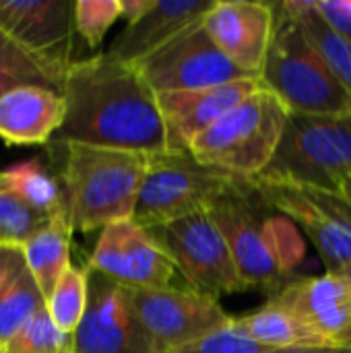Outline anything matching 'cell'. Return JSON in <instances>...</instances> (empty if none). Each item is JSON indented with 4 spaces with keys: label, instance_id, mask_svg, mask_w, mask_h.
Listing matches in <instances>:
<instances>
[{
    "label": "cell",
    "instance_id": "cell-1",
    "mask_svg": "<svg viewBox=\"0 0 351 353\" xmlns=\"http://www.w3.org/2000/svg\"><path fill=\"white\" fill-rule=\"evenodd\" d=\"M62 97L64 122L50 145L168 153L157 93L132 64L110 52L74 60L64 77Z\"/></svg>",
    "mask_w": 351,
    "mask_h": 353
},
{
    "label": "cell",
    "instance_id": "cell-2",
    "mask_svg": "<svg viewBox=\"0 0 351 353\" xmlns=\"http://www.w3.org/2000/svg\"><path fill=\"white\" fill-rule=\"evenodd\" d=\"M246 285L279 292L304 256L296 225L267 203L254 180L240 178L209 205Z\"/></svg>",
    "mask_w": 351,
    "mask_h": 353
},
{
    "label": "cell",
    "instance_id": "cell-3",
    "mask_svg": "<svg viewBox=\"0 0 351 353\" xmlns=\"http://www.w3.org/2000/svg\"><path fill=\"white\" fill-rule=\"evenodd\" d=\"M62 155V190L74 232L132 219L151 155L81 143L48 145Z\"/></svg>",
    "mask_w": 351,
    "mask_h": 353
},
{
    "label": "cell",
    "instance_id": "cell-4",
    "mask_svg": "<svg viewBox=\"0 0 351 353\" xmlns=\"http://www.w3.org/2000/svg\"><path fill=\"white\" fill-rule=\"evenodd\" d=\"M275 8V33L261 70L263 87L269 89L290 114L345 118L351 95L337 79L325 56L279 2Z\"/></svg>",
    "mask_w": 351,
    "mask_h": 353
},
{
    "label": "cell",
    "instance_id": "cell-5",
    "mask_svg": "<svg viewBox=\"0 0 351 353\" xmlns=\"http://www.w3.org/2000/svg\"><path fill=\"white\" fill-rule=\"evenodd\" d=\"M288 116V108L263 87L199 134L190 155L232 176L259 178L279 149Z\"/></svg>",
    "mask_w": 351,
    "mask_h": 353
},
{
    "label": "cell",
    "instance_id": "cell-6",
    "mask_svg": "<svg viewBox=\"0 0 351 353\" xmlns=\"http://www.w3.org/2000/svg\"><path fill=\"white\" fill-rule=\"evenodd\" d=\"M351 176V126L345 118L290 114L279 149L259 176L269 182L339 192Z\"/></svg>",
    "mask_w": 351,
    "mask_h": 353
},
{
    "label": "cell",
    "instance_id": "cell-7",
    "mask_svg": "<svg viewBox=\"0 0 351 353\" xmlns=\"http://www.w3.org/2000/svg\"><path fill=\"white\" fill-rule=\"evenodd\" d=\"M240 178L203 165L190 153L151 155L132 219L149 230L207 211Z\"/></svg>",
    "mask_w": 351,
    "mask_h": 353
},
{
    "label": "cell",
    "instance_id": "cell-8",
    "mask_svg": "<svg viewBox=\"0 0 351 353\" xmlns=\"http://www.w3.org/2000/svg\"><path fill=\"white\" fill-rule=\"evenodd\" d=\"M174 261L188 288L213 298L246 292L230 244L209 211L147 230Z\"/></svg>",
    "mask_w": 351,
    "mask_h": 353
},
{
    "label": "cell",
    "instance_id": "cell-9",
    "mask_svg": "<svg viewBox=\"0 0 351 353\" xmlns=\"http://www.w3.org/2000/svg\"><path fill=\"white\" fill-rule=\"evenodd\" d=\"M252 180L267 203L308 236L327 273H337L350 265L351 207L337 192L261 178Z\"/></svg>",
    "mask_w": 351,
    "mask_h": 353
},
{
    "label": "cell",
    "instance_id": "cell-10",
    "mask_svg": "<svg viewBox=\"0 0 351 353\" xmlns=\"http://www.w3.org/2000/svg\"><path fill=\"white\" fill-rule=\"evenodd\" d=\"M132 66L157 95L205 89L252 77L240 70L215 46L203 27V19Z\"/></svg>",
    "mask_w": 351,
    "mask_h": 353
},
{
    "label": "cell",
    "instance_id": "cell-11",
    "mask_svg": "<svg viewBox=\"0 0 351 353\" xmlns=\"http://www.w3.org/2000/svg\"><path fill=\"white\" fill-rule=\"evenodd\" d=\"M128 296L143 327L163 353L194 343L232 323L217 298L192 288H128Z\"/></svg>",
    "mask_w": 351,
    "mask_h": 353
},
{
    "label": "cell",
    "instance_id": "cell-12",
    "mask_svg": "<svg viewBox=\"0 0 351 353\" xmlns=\"http://www.w3.org/2000/svg\"><path fill=\"white\" fill-rule=\"evenodd\" d=\"M77 0H0V29L62 85L74 62Z\"/></svg>",
    "mask_w": 351,
    "mask_h": 353
},
{
    "label": "cell",
    "instance_id": "cell-13",
    "mask_svg": "<svg viewBox=\"0 0 351 353\" xmlns=\"http://www.w3.org/2000/svg\"><path fill=\"white\" fill-rule=\"evenodd\" d=\"M74 353H163L143 327L128 288L89 271V304L74 333Z\"/></svg>",
    "mask_w": 351,
    "mask_h": 353
},
{
    "label": "cell",
    "instance_id": "cell-14",
    "mask_svg": "<svg viewBox=\"0 0 351 353\" xmlns=\"http://www.w3.org/2000/svg\"><path fill=\"white\" fill-rule=\"evenodd\" d=\"M87 269L130 290L172 288L178 271L166 250L134 219L101 230Z\"/></svg>",
    "mask_w": 351,
    "mask_h": 353
},
{
    "label": "cell",
    "instance_id": "cell-15",
    "mask_svg": "<svg viewBox=\"0 0 351 353\" xmlns=\"http://www.w3.org/2000/svg\"><path fill=\"white\" fill-rule=\"evenodd\" d=\"M203 27L215 46L240 70L261 77L275 33L273 4L252 0H215L203 17Z\"/></svg>",
    "mask_w": 351,
    "mask_h": 353
},
{
    "label": "cell",
    "instance_id": "cell-16",
    "mask_svg": "<svg viewBox=\"0 0 351 353\" xmlns=\"http://www.w3.org/2000/svg\"><path fill=\"white\" fill-rule=\"evenodd\" d=\"M259 89H263L261 77H248L205 89L159 93L157 103L166 126L168 153H190L199 134Z\"/></svg>",
    "mask_w": 351,
    "mask_h": 353
},
{
    "label": "cell",
    "instance_id": "cell-17",
    "mask_svg": "<svg viewBox=\"0 0 351 353\" xmlns=\"http://www.w3.org/2000/svg\"><path fill=\"white\" fill-rule=\"evenodd\" d=\"M269 300L300 314L327 343L351 345V285L337 275L290 281Z\"/></svg>",
    "mask_w": 351,
    "mask_h": 353
},
{
    "label": "cell",
    "instance_id": "cell-18",
    "mask_svg": "<svg viewBox=\"0 0 351 353\" xmlns=\"http://www.w3.org/2000/svg\"><path fill=\"white\" fill-rule=\"evenodd\" d=\"M213 4L215 0H153L149 12L126 25L108 52L122 62L137 64L199 23Z\"/></svg>",
    "mask_w": 351,
    "mask_h": 353
},
{
    "label": "cell",
    "instance_id": "cell-19",
    "mask_svg": "<svg viewBox=\"0 0 351 353\" xmlns=\"http://www.w3.org/2000/svg\"><path fill=\"white\" fill-rule=\"evenodd\" d=\"M64 122V97L46 87H21L0 97V139L6 145H50Z\"/></svg>",
    "mask_w": 351,
    "mask_h": 353
},
{
    "label": "cell",
    "instance_id": "cell-20",
    "mask_svg": "<svg viewBox=\"0 0 351 353\" xmlns=\"http://www.w3.org/2000/svg\"><path fill=\"white\" fill-rule=\"evenodd\" d=\"M232 321L244 335L269 350L331 345L300 314L273 300H267V304H263L261 308L244 316H234Z\"/></svg>",
    "mask_w": 351,
    "mask_h": 353
},
{
    "label": "cell",
    "instance_id": "cell-21",
    "mask_svg": "<svg viewBox=\"0 0 351 353\" xmlns=\"http://www.w3.org/2000/svg\"><path fill=\"white\" fill-rule=\"evenodd\" d=\"M72 232L74 230L68 217V209L64 207L58 213H54L48 219V223L27 244H23L27 269L33 275L46 302L56 290L58 281L64 277V273L72 267L70 265Z\"/></svg>",
    "mask_w": 351,
    "mask_h": 353
},
{
    "label": "cell",
    "instance_id": "cell-22",
    "mask_svg": "<svg viewBox=\"0 0 351 353\" xmlns=\"http://www.w3.org/2000/svg\"><path fill=\"white\" fill-rule=\"evenodd\" d=\"M279 6L298 21V25L304 29V33L310 37L314 48L325 56L337 79L343 83L351 95V43L339 37L321 17L317 10V2L306 0H283Z\"/></svg>",
    "mask_w": 351,
    "mask_h": 353
},
{
    "label": "cell",
    "instance_id": "cell-23",
    "mask_svg": "<svg viewBox=\"0 0 351 353\" xmlns=\"http://www.w3.org/2000/svg\"><path fill=\"white\" fill-rule=\"evenodd\" d=\"M0 174L2 180L12 188V192L37 213L52 217L66 207L62 186L56 182L54 176H50L39 157L17 161Z\"/></svg>",
    "mask_w": 351,
    "mask_h": 353
},
{
    "label": "cell",
    "instance_id": "cell-24",
    "mask_svg": "<svg viewBox=\"0 0 351 353\" xmlns=\"http://www.w3.org/2000/svg\"><path fill=\"white\" fill-rule=\"evenodd\" d=\"M46 308V298L39 292L29 269L0 296V353L29 325V321Z\"/></svg>",
    "mask_w": 351,
    "mask_h": 353
},
{
    "label": "cell",
    "instance_id": "cell-25",
    "mask_svg": "<svg viewBox=\"0 0 351 353\" xmlns=\"http://www.w3.org/2000/svg\"><path fill=\"white\" fill-rule=\"evenodd\" d=\"M21 87H46L62 93V85L50 70L0 29V97Z\"/></svg>",
    "mask_w": 351,
    "mask_h": 353
},
{
    "label": "cell",
    "instance_id": "cell-26",
    "mask_svg": "<svg viewBox=\"0 0 351 353\" xmlns=\"http://www.w3.org/2000/svg\"><path fill=\"white\" fill-rule=\"evenodd\" d=\"M89 304V269L70 267L58 281L46 306L60 331L74 335L81 327Z\"/></svg>",
    "mask_w": 351,
    "mask_h": 353
},
{
    "label": "cell",
    "instance_id": "cell-27",
    "mask_svg": "<svg viewBox=\"0 0 351 353\" xmlns=\"http://www.w3.org/2000/svg\"><path fill=\"white\" fill-rule=\"evenodd\" d=\"M48 219L50 217L21 201L0 174V242H14L23 246L48 223Z\"/></svg>",
    "mask_w": 351,
    "mask_h": 353
},
{
    "label": "cell",
    "instance_id": "cell-28",
    "mask_svg": "<svg viewBox=\"0 0 351 353\" xmlns=\"http://www.w3.org/2000/svg\"><path fill=\"white\" fill-rule=\"evenodd\" d=\"M4 353H74V335L60 331L46 306L10 341Z\"/></svg>",
    "mask_w": 351,
    "mask_h": 353
},
{
    "label": "cell",
    "instance_id": "cell-29",
    "mask_svg": "<svg viewBox=\"0 0 351 353\" xmlns=\"http://www.w3.org/2000/svg\"><path fill=\"white\" fill-rule=\"evenodd\" d=\"M122 17L120 0H77L74 2V25L77 33L85 39L91 50H97L112 29V25Z\"/></svg>",
    "mask_w": 351,
    "mask_h": 353
},
{
    "label": "cell",
    "instance_id": "cell-30",
    "mask_svg": "<svg viewBox=\"0 0 351 353\" xmlns=\"http://www.w3.org/2000/svg\"><path fill=\"white\" fill-rule=\"evenodd\" d=\"M234 319V316H232ZM275 350H269L261 343H257L254 339H250L248 335H244L234 321L219 329L213 331L209 335H205L203 339L188 343L184 347H178L170 353H273Z\"/></svg>",
    "mask_w": 351,
    "mask_h": 353
},
{
    "label": "cell",
    "instance_id": "cell-31",
    "mask_svg": "<svg viewBox=\"0 0 351 353\" xmlns=\"http://www.w3.org/2000/svg\"><path fill=\"white\" fill-rule=\"evenodd\" d=\"M27 271V259L21 244L0 242V296L14 285V281Z\"/></svg>",
    "mask_w": 351,
    "mask_h": 353
},
{
    "label": "cell",
    "instance_id": "cell-32",
    "mask_svg": "<svg viewBox=\"0 0 351 353\" xmlns=\"http://www.w3.org/2000/svg\"><path fill=\"white\" fill-rule=\"evenodd\" d=\"M317 10L339 37L351 43V0H317Z\"/></svg>",
    "mask_w": 351,
    "mask_h": 353
},
{
    "label": "cell",
    "instance_id": "cell-33",
    "mask_svg": "<svg viewBox=\"0 0 351 353\" xmlns=\"http://www.w3.org/2000/svg\"><path fill=\"white\" fill-rule=\"evenodd\" d=\"M122 4V19H126V23H137L145 12H149V8L153 6V0H120Z\"/></svg>",
    "mask_w": 351,
    "mask_h": 353
},
{
    "label": "cell",
    "instance_id": "cell-34",
    "mask_svg": "<svg viewBox=\"0 0 351 353\" xmlns=\"http://www.w3.org/2000/svg\"><path fill=\"white\" fill-rule=\"evenodd\" d=\"M273 353H351V345H319V347H294V350H275Z\"/></svg>",
    "mask_w": 351,
    "mask_h": 353
},
{
    "label": "cell",
    "instance_id": "cell-35",
    "mask_svg": "<svg viewBox=\"0 0 351 353\" xmlns=\"http://www.w3.org/2000/svg\"><path fill=\"white\" fill-rule=\"evenodd\" d=\"M348 205L351 207V176L350 178H345L343 182H341V186H339V192H337Z\"/></svg>",
    "mask_w": 351,
    "mask_h": 353
},
{
    "label": "cell",
    "instance_id": "cell-36",
    "mask_svg": "<svg viewBox=\"0 0 351 353\" xmlns=\"http://www.w3.org/2000/svg\"><path fill=\"white\" fill-rule=\"evenodd\" d=\"M333 275H337L339 279H343V281H348L351 285V263L348 267H343L341 271H337V273H333Z\"/></svg>",
    "mask_w": 351,
    "mask_h": 353
},
{
    "label": "cell",
    "instance_id": "cell-37",
    "mask_svg": "<svg viewBox=\"0 0 351 353\" xmlns=\"http://www.w3.org/2000/svg\"><path fill=\"white\" fill-rule=\"evenodd\" d=\"M345 120H348V124H350V126H351V112H350V114H348V116H345Z\"/></svg>",
    "mask_w": 351,
    "mask_h": 353
}]
</instances>
